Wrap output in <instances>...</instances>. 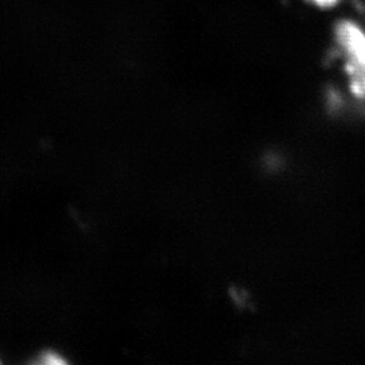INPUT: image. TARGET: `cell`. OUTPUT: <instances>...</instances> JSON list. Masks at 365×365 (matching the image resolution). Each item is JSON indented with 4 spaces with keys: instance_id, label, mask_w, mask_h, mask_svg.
Listing matches in <instances>:
<instances>
[{
    "instance_id": "cell-1",
    "label": "cell",
    "mask_w": 365,
    "mask_h": 365,
    "mask_svg": "<svg viewBox=\"0 0 365 365\" xmlns=\"http://www.w3.org/2000/svg\"><path fill=\"white\" fill-rule=\"evenodd\" d=\"M329 52L341 76V88L359 105H365V16L341 13L330 27Z\"/></svg>"
},
{
    "instance_id": "cell-2",
    "label": "cell",
    "mask_w": 365,
    "mask_h": 365,
    "mask_svg": "<svg viewBox=\"0 0 365 365\" xmlns=\"http://www.w3.org/2000/svg\"><path fill=\"white\" fill-rule=\"evenodd\" d=\"M306 7L319 13H341L352 0H300Z\"/></svg>"
}]
</instances>
